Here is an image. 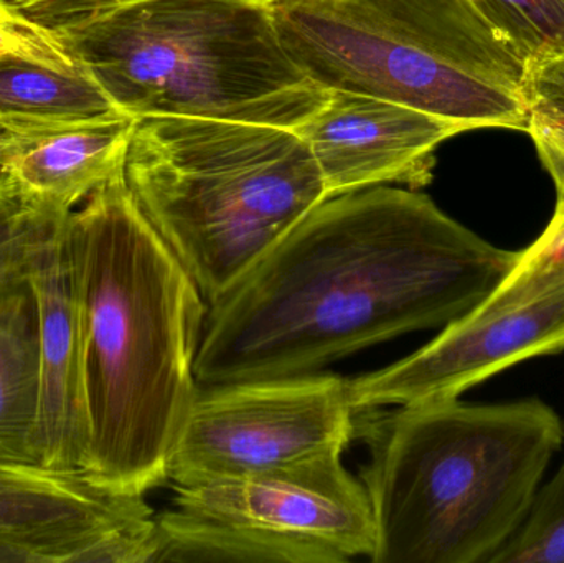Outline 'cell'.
Masks as SVG:
<instances>
[{"mask_svg":"<svg viewBox=\"0 0 564 563\" xmlns=\"http://www.w3.org/2000/svg\"><path fill=\"white\" fill-rule=\"evenodd\" d=\"M530 136L543 167L555 182L556 197L564 198V121L530 115Z\"/></svg>","mask_w":564,"mask_h":563,"instance_id":"7402d4cb","label":"cell"},{"mask_svg":"<svg viewBox=\"0 0 564 563\" xmlns=\"http://www.w3.org/2000/svg\"><path fill=\"white\" fill-rule=\"evenodd\" d=\"M158 551L144 496L83 473L0 463V563H151Z\"/></svg>","mask_w":564,"mask_h":563,"instance_id":"9c48e42d","label":"cell"},{"mask_svg":"<svg viewBox=\"0 0 564 563\" xmlns=\"http://www.w3.org/2000/svg\"><path fill=\"white\" fill-rule=\"evenodd\" d=\"M119 111L89 75L29 62L0 63V128L58 124Z\"/></svg>","mask_w":564,"mask_h":563,"instance_id":"9a60e30c","label":"cell"},{"mask_svg":"<svg viewBox=\"0 0 564 563\" xmlns=\"http://www.w3.org/2000/svg\"><path fill=\"white\" fill-rule=\"evenodd\" d=\"M527 72L564 55V0H467Z\"/></svg>","mask_w":564,"mask_h":563,"instance_id":"2e32d148","label":"cell"},{"mask_svg":"<svg viewBox=\"0 0 564 563\" xmlns=\"http://www.w3.org/2000/svg\"><path fill=\"white\" fill-rule=\"evenodd\" d=\"M517 257L416 188L325 198L208 306L198 386L322 372L367 347L447 326L492 294Z\"/></svg>","mask_w":564,"mask_h":563,"instance_id":"6da1fadb","label":"cell"},{"mask_svg":"<svg viewBox=\"0 0 564 563\" xmlns=\"http://www.w3.org/2000/svg\"><path fill=\"white\" fill-rule=\"evenodd\" d=\"M35 215L20 205L0 177V294L25 278Z\"/></svg>","mask_w":564,"mask_h":563,"instance_id":"ffe728a7","label":"cell"},{"mask_svg":"<svg viewBox=\"0 0 564 563\" xmlns=\"http://www.w3.org/2000/svg\"><path fill=\"white\" fill-rule=\"evenodd\" d=\"M357 415L348 379L335 373L198 386L172 448L169 479L194 485L341 455Z\"/></svg>","mask_w":564,"mask_h":563,"instance_id":"ba28073f","label":"cell"},{"mask_svg":"<svg viewBox=\"0 0 564 563\" xmlns=\"http://www.w3.org/2000/svg\"><path fill=\"white\" fill-rule=\"evenodd\" d=\"M6 62L36 63L69 75H89L50 26L26 15L13 0H0V63Z\"/></svg>","mask_w":564,"mask_h":563,"instance_id":"d6986e66","label":"cell"},{"mask_svg":"<svg viewBox=\"0 0 564 563\" xmlns=\"http://www.w3.org/2000/svg\"><path fill=\"white\" fill-rule=\"evenodd\" d=\"M83 333L88 453L82 473L145 496L197 396L210 304L139 210L124 172L66 218Z\"/></svg>","mask_w":564,"mask_h":563,"instance_id":"7a4b0ae2","label":"cell"},{"mask_svg":"<svg viewBox=\"0 0 564 563\" xmlns=\"http://www.w3.org/2000/svg\"><path fill=\"white\" fill-rule=\"evenodd\" d=\"M39 314L26 278L0 294V463L39 465Z\"/></svg>","mask_w":564,"mask_h":563,"instance_id":"5bb4252c","label":"cell"},{"mask_svg":"<svg viewBox=\"0 0 564 563\" xmlns=\"http://www.w3.org/2000/svg\"><path fill=\"white\" fill-rule=\"evenodd\" d=\"M562 350L564 286L500 313H467L410 356L348 380V397L358 413L459 399L523 360Z\"/></svg>","mask_w":564,"mask_h":563,"instance_id":"30bf717a","label":"cell"},{"mask_svg":"<svg viewBox=\"0 0 564 563\" xmlns=\"http://www.w3.org/2000/svg\"><path fill=\"white\" fill-rule=\"evenodd\" d=\"M26 15L46 26L58 25L66 20L89 13L102 12L122 3L138 0H13Z\"/></svg>","mask_w":564,"mask_h":563,"instance_id":"603a6c76","label":"cell"},{"mask_svg":"<svg viewBox=\"0 0 564 563\" xmlns=\"http://www.w3.org/2000/svg\"><path fill=\"white\" fill-rule=\"evenodd\" d=\"M267 2L292 58L327 91L391 99L466 131H529V72L467 0Z\"/></svg>","mask_w":564,"mask_h":563,"instance_id":"8992f818","label":"cell"},{"mask_svg":"<svg viewBox=\"0 0 564 563\" xmlns=\"http://www.w3.org/2000/svg\"><path fill=\"white\" fill-rule=\"evenodd\" d=\"M124 178L208 304L328 198L297 132L224 119H141Z\"/></svg>","mask_w":564,"mask_h":563,"instance_id":"5b68a950","label":"cell"},{"mask_svg":"<svg viewBox=\"0 0 564 563\" xmlns=\"http://www.w3.org/2000/svg\"><path fill=\"white\" fill-rule=\"evenodd\" d=\"M373 563H490L517 534L564 442L540 399L401 405L365 422Z\"/></svg>","mask_w":564,"mask_h":563,"instance_id":"3957f363","label":"cell"},{"mask_svg":"<svg viewBox=\"0 0 564 563\" xmlns=\"http://www.w3.org/2000/svg\"><path fill=\"white\" fill-rule=\"evenodd\" d=\"M490 563H564V462L540 488L522 528Z\"/></svg>","mask_w":564,"mask_h":563,"instance_id":"ac0fdd59","label":"cell"},{"mask_svg":"<svg viewBox=\"0 0 564 563\" xmlns=\"http://www.w3.org/2000/svg\"><path fill=\"white\" fill-rule=\"evenodd\" d=\"M295 132L335 197L377 185L420 191L433 181L440 145L467 131L423 109L335 89Z\"/></svg>","mask_w":564,"mask_h":563,"instance_id":"8fae6325","label":"cell"},{"mask_svg":"<svg viewBox=\"0 0 564 563\" xmlns=\"http://www.w3.org/2000/svg\"><path fill=\"white\" fill-rule=\"evenodd\" d=\"M35 215V214H33ZM66 217L35 215L25 278L35 296L40 344L36 463L82 473L88 453L83 333Z\"/></svg>","mask_w":564,"mask_h":563,"instance_id":"7c38bea8","label":"cell"},{"mask_svg":"<svg viewBox=\"0 0 564 563\" xmlns=\"http://www.w3.org/2000/svg\"><path fill=\"white\" fill-rule=\"evenodd\" d=\"M0 154H2V131H0Z\"/></svg>","mask_w":564,"mask_h":563,"instance_id":"cb8c5ba5","label":"cell"},{"mask_svg":"<svg viewBox=\"0 0 564 563\" xmlns=\"http://www.w3.org/2000/svg\"><path fill=\"white\" fill-rule=\"evenodd\" d=\"M138 119L121 111L2 131L0 177L30 214L66 217L124 172Z\"/></svg>","mask_w":564,"mask_h":563,"instance_id":"4fadbf2b","label":"cell"},{"mask_svg":"<svg viewBox=\"0 0 564 563\" xmlns=\"http://www.w3.org/2000/svg\"><path fill=\"white\" fill-rule=\"evenodd\" d=\"M112 105L295 131L327 99L282 43L267 0H138L50 26Z\"/></svg>","mask_w":564,"mask_h":563,"instance_id":"277c9868","label":"cell"},{"mask_svg":"<svg viewBox=\"0 0 564 563\" xmlns=\"http://www.w3.org/2000/svg\"><path fill=\"white\" fill-rule=\"evenodd\" d=\"M341 455L273 472L174 485L158 516L155 562L344 563L370 559L375 532L360 479Z\"/></svg>","mask_w":564,"mask_h":563,"instance_id":"52a82bcc","label":"cell"},{"mask_svg":"<svg viewBox=\"0 0 564 563\" xmlns=\"http://www.w3.org/2000/svg\"><path fill=\"white\" fill-rule=\"evenodd\" d=\"M564 286V198L543 234L519 251L506 280L470 313L486 316L522 306Z\"/></svg>","mask_w":564,"mask_h":563,"instance_id":"e0dca14e","label":"cell"},{"mask_svg":"<svg viewBox=\"0 0 564 563\" xmlns=\"http://www.w3.org/2000/svg\"><path fill=\"white\" fill-rule=\"evenodd\" d=\"M525 96L530 115L564 121V55L527 73Z\"/></svg>","mask_w":564,"mask_h":563,"instance_id":"44dd1931","label":"cell"}]
</instances>
